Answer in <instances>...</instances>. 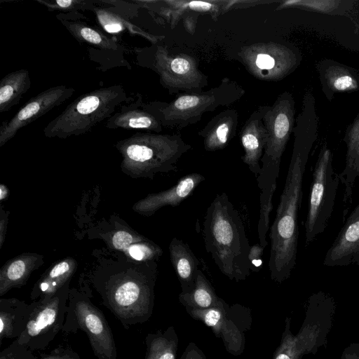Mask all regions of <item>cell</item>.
I'll use <instances>...</instances> for the list:
<instances>
[{
  "instance_id": "obj_22",
  "label": "cell",
  "mask_w": 359,
  "mask_h": 359,
  "mask_svg": "<svg viewBox=\"0 0 359 359\" xmlns=\"http://www.w3.org/2000/svg\"><path fill=\"white\" fill-rule=\"evenodd\" d=\"M61 23L78 41L88 43L103 50H116L118 43L100 29L89 25L81 19L85 16L80 13H58L56 15Z\"/></svg>"
},
{
  "instance_id": "obj_24",
  "label": "cell",
  "mask_w": 359,
  "mask_h": 359,
  "mask_svg": "<svg viewBox=\"0 0 359 359\" xmlns=\"http://www.w3.org/2000/svg\"><path fill=\"white\" fill-rule=\"evenodd\" d=\"M36 254H23L8 262L0 271V296L11 289L22 286L41 262Z\"/></svg>"
},
{
  "instance_id": "obj_39",
  "label": "cell",
  "mask_w": 359,
  "mask_h": 359,
  "mask_svg": "<svg viewBox=\"0 0 359 359\" xmlns=\"http://www.w3.org/2000/svg\"><path fill=\"white\" fill-rule=\"evenodd\" d=\"M340 359H359V344H350L343 351Z\"/></svg>"
},
{
  "instance_id": "obj_18",
  "label": "cell",
  "mask_w": 359,
  "mask_h": 359,
  "mask_svg": "<svg viewBox=\"0 0 359 359\" xmlns=\"http://www.w3.org/2000/svg\"><path fill=\"white\" fill-rule=\"evenodd\" d=\"M238 125V113L236 109H227L213 116L198 131L203 138V147L207 151L224 149L236 136Z\"/></svg>"
},
{
  "instance_id": "obj_20",
  "label": "cell",
  "mask_w": 359,
  "mask_h": 359,
  "mask_svg": "<svg viewBox=\"0 0 359 359\" xmlns=\"http://www.w3.org/2000/svg\"><path fill=\"white\" fill-rule=\"evenodd\" d=\"M345 141L347 145L346 164L339 174L340 182L344 184V219L352 205L354 184L359 177V115L348 128Z\"/></svg>"
},
{
  "instance_id": "obj_13",
  "label": "cell",
  "mask_w": 359,
  "mask_h": 359,
  "mask_svg": "<svg viewBox=\"0 0 359 359\" xmlns=\"http://www.w3.org/2000/svg\"><path fill=\"white\" fill-rule=\"evenodd\" d=\"M238 57L251 74L264 81L282 79L297 65V57L294 51L275 42L244 46Z\"/></svg>"
},
{
  "instance_id": "obj_25",
  "label": "cell",
  "mask_w": 359,
  "mask_h": 359,
  "mask_svg": "<svg viewBox=\"0 0 359 359\" xmlns=\"http://www.w3.org/2000/svg\"><path fill=\"white\" fill-rule=\"evenodd\" d=\"M108 129L143 130L160 133L163 130L161 122L151 113L142 107H132L122 109L107 120Z\"/></svg>"
},
{
  "instance_id": "obj_32",
  "label": "cell",
  "mask_w": 359,
  "mask_h": 359,
  "mask_svg": "<svg viewBox=\"0 0 359 359\" xmlns=\"http://www.w3.org/2000/svg\"><path fill=\"white\" fill-rule=\"evenodd\" d=\"M322 78L327 89L332 93L349 92L359 88V76L353 70L339 64L326 67Z\"/></svg>"
},
{
  "instance_id": "obj_8",
  "label": "cell",
  "mask_w": 359,
  "mask_h": 359,
  "mask_svg": "<svg viewBox=\"0 0 359 359\" xmlns=\"http://www.w3.org/2000/svg\"><path fill=\"white\" fill-rule=\"evenodd\" d=\"M340 180L325 144L320 149L313 172L309 209L305 222V245L324 232L332 216Z\"/></svg>"
},
{
  "instance_id": "obj_17",
  "label": "cell",
  "mask_w": 359,
  "mask_h": 359,
  "mask_svg": "<svg viewBox=\"0 0 359 359\" xmlns=\"http://www.w3.org/2000/svg\"><path fill=\"white\" fill-rule=\"evenodd\" d=\"M205 177L198 172H192L181 177L170 188L163 191L150 194L137 202L133 210L144 216H151L165 206L176 207L189 197Z\"/></svg>"
},
{
  "instance_id": "obj_15",
  "label": "cell",
  "mask_w": 359,
  "mask_h": 359,
  "mask_svg": "<svg viewBox=\"0 0 359 359\" xmlns=\"http://www.w3.org/2000/svg\"><path fill=\"white\" fill-rule=\"evenodd\" d=\"M359 266V204L352 210L325 254V266Z\"/></svg>"
},
{
  "instance_id": "obj_10",
  "label": "cell",
  "mask_w": 359,
  "mask_h": 359,
  "mask_svg": "<svg viewBox=\"0 0 359 359\" xmlns=\"http://www.w3.org/2000/svg\"><path fill=\"white\" fill-rule=\"evenodd\" d=\"M194 319L211 328L216 337L220 338L226 351L240 355L245 347V333L251 328V309L239 304H228L220 298L212 308L186 309Z\"/></svg>"
},
{
  "instance_id": "obj_5",
  "label": "cell",
  "mask_w": 359,
  "mask_h": 359,
  "mask_svg": "<svg viewBox=\"0 0 359 359\" xmlns=\"http://www.w3.org/2000/svg\"><path fill=\"white\" fill-rule=\"evenodd\" d=\"M244 94L245 90L240 84L224 78L218 86L208 90L182 93L169 102L154 101L142 104V107L155 116L163 127L182 130L198 123L203 114L229 106Z\"/></svg>"
},
{
  "instance_id": "obj_6",
  "label": "cell",
  "mask_w": 359,
  "mask_h": 359,
  "mask_svg": "<svg viewBox=\"0 0 359 359\" xmlns=\"http://www.w3.org/2000/svg\"><path fill=\"white\" fill-rule=\"evenodd\" d=\"M156 273V264L150 262L139 275L110 280L98 287L102 304L125 329L144 323L152 316Z\"/></svg>"
},
{
  "instance_id": "obj_33",
  "label": "cell",
  "mask_w": 359,
  "mask_h": 359,
  "mask_svg": "<svg viewBox=\"0 0 359 359\" xmlns=\"http://www.w3.org/2000/svg\"><path fill=\"white\" fill-rule=\"evenodd\" d=\"M45 6L48 11H58L60 13H79V11H93L100 1L91 0H36Z\"/></svg>"
},
{
  "instance_id": "obj_34",
  "label": "cell",
  "mask_w": 359,
  "mask_h": 359,
  "mask_svg": "<svg viewBox=\"0 0 359 359\" xmlns=\"http://www.w3.org/2000/svg\"><path fill=\"white\" fill-rule=\"evenodd\" d=\"M340 1L336 0H290L281 2L277 9L298 8L310 11L331 13L339 6Z\"/></svg>"
},
{
  "instance_id": "obj_4",
  "label": "cell",
  "mask_w": 359,
  "mask_h": 359,
  "mask_svg": "<svg viewBox=\"0 0 359 359\" xmlns=\"http://www.w3.org/2000/svg\"><path fill=\"white\" fill-rule=\"evenodd\" d=\"M121 168L133 177L153 179L158 173L177 172L180 158L191 149L180 134L137 133L118 141Z\"/></svg>"
},
{
  "instance_id": "obj_14",
  "label": "cell",
  "mask_w": 359,
  "mask_h": 359,
  "mask_svg": "<svg viewBox=\"0 0 359 359\" xmlns=\"http://www.w3.org/2000/svg\"><path fill=\"white\" fill-rule=\"evenodd\" d=\"M74 92L72 87L60 85L32 97L11 118L1 123L0 147L11 140L20 130L69 99Z\"/></svg>"
},
{
  "instance_id": "obj_38",
  "label": "cell",
  "mask_w": 359,
  "mask_h": 359,
  "mask_svg": "<svg viewBox=\"0 0 359 359\" xmlns=\"http://www.w3.org/2000/svg\"><path fill=\"white\" fill-rule=\"evenodd\" d=\"M180 359H207V358L194 342H189Z\"/></svg>"
},
{
  "instance_id": "obj_19",
  "label": "cell",
  "mask_w": 359,
  "mask_h": 359,
  "mask_svg": "<svg viewBox=\"0 0 359 359\" xmlns=\"http://www.w3.org/2000/svg\"><path fill=\"white\" fill-rule=\"evenodd\" d=\"M174 27L182 20L187 31L194 32L197 18L203 14L199 1H137Z\"/></svg>"
},
{
  "instance_id": "obj_28",
  "label": "cell",
  "mask_w": 359,
  "mask_h": 359,
  "mask_svg": "<svg viewBox=\"0 0 359 359\" xmlns=\"http://www.w3.org/2000/svg\"><path fill=\"white\" fill-rule=\"evenodd\" d=\"M30 86L27 69H20L3 77L0 81V112H7L17 105Z\"/></svg>"
},
{
  "instance_id": "obj_41",
  "label": "cell",
  "mask_w": 359,
  "mask_h": 359,
  "mask_svg": "<svg viewBox=\"0 0 359 359\" xmlns=\"http://www.w3.org/2000/svg\"><path fill=\"white\" fill-rule=\"evenodd\" d=\"M8 192L7 187L4 184H1L0 186V199L1 201H3L6 199L8 196Z\"/></svg>"
},
{
  "instance_id": "obj_9",
  "label": "cell",
  "mask_w": 359,
  "mask_h": 359,
  "mask_svg": "<svg viewBox=\"0 0 359 359\" xmlns=\"http://www.w3.org/2000/svg\"><path fill=\"white\" fill-rule=\"evenodd\" d=\"M62 332L65 334L84 332L97 359H117L112 331L102 311L83 293L69 292Z\"/></svg>"
},
{
  "instance_id": "obj_27",
  "label": "cell",
  "mask_w": 359,
  "mask_h": 359,
  "mask_svg": "<svg viewBox=\"0 0 359 359\" xmlns=\"http://www.w3.org/2000/svg\"><path fill=\"white\" fill-rule=\"evenodd\" d=\"M74 259L68 258L57 263L37 283L34 287L31 299L36 301L50 298L62 287L67 285L75 269Z\"/></svg>"
},
{
  "instance_id": "obj_3",
  "label": "cell",
  "mask_w": 359,
  "mask_h": 359,
  "mask_svg": "<svg viewBox=\"0 0 359 359\" xmlns=\"http://www.w3.org/2000/svg\"><path fill=\"white\" fill-rule=\"evenodd\" d=\"M269 138L261 158V170L257 177L260 190V210L257 224L259 244L268 245L266 234L269 229L270 215L273 210V196L277 187L282 156L293 129L294 101L292 95L284 92L278 95L264 116Z\"/></svg>"
},
{
  "instance_id": "obj_31",
  "label": "cell",
  "mask_w": 359,
  "mask_h": 359,
  "mask_svg": "<svg viewBox=\"0 0 359 359\" xmlns=\"http://www.w3.org/2000/svg\"><path fill=\"white\" fill-rule=\"evenodd\" d=\"M179 339L173 326L165 330L148 333L145 338L147 346L144 359H176Z\"/></svg>"
},
{
  "instance_id": "obj_7",
  "label": "cell",
  "mask_w": 359,
  "mask_h": 359,
  "mask_svg": "<svg viewBox=\"0 0 359 359\" xmlns=\"http://www.w3.org/2000/svg\"><path fill=\"white\" fill-rule=\"evenodd\" d=\"M127 100L121 85L101 88L75 99L43 129L46 137L65 139L84 135L109 118Z\"/></svg>"
},
{
  "instance_id": "obj_36",
  "label": "cell",
  "mask_w": 359,
  "mask_h": 359,
  "mask_svg": "<svg viewBox=\"0 0 359 359\" xmlns=\"http://www.w3.org/2000/svg\"><path fill=\"white\" fill-rule=\"evenodd\" d=\"M40 359H81L79 355L69 347L57 346Z\"/></svg>"
},
{
  "instance_id": "obj_1",
  "label": "cell",
  "mask_w": 359,
  "mask_h": 359,
  "mask_svg": "<svg viewBox=\"0 0 359 359\" xmlns=\"http://www.w3.org/2000/svg\"><path fill=\"white\" fill-rule=\"evenodd\" d=\"M295 129L294 147L284 188L269 232V269L271 280L278 283L288 279L296 265L298 214L303 197L304 175L311 149L317 137V124L307 132Z\"/></svg>"
},
{
  "instance_id": "obj_12",
  "label": "cell",
  "mask_w": 359,
  "mask_h": 359,
  "mask_svg": "<svg viewBox=\"0 0 359 359\" xmlns=\"http://www.w3.org/2000/svg\"><path fill=\"white\" fill-rule=\"evenodd\" d=\"M149 50V68L158 74L161 84L170 94L199 93L208 86V77L193 56L183 53L170 54L166 48L156 43Z\"/></svg>"
},
{
  "instance_id": "obj_29",
  "label": "cell",
  "mask_w": 359,
  "mask_h": 359,
  "mask_svg": "<svg viewBox=\"0 0 359 359\" xmlns=\"http://www.w3.org/2000/svg\"><path fill=\"white\" fill-rule=\"evenodd\" d=\"M101 27L108 33L113 34H121L126 32L133 35H139L149 40L153 44L162 40L164 36L149 34L135 25L128 21L124 17L109 8L100 7L94 8L92 11Z\"/></svg>"
},
{
  "instance_id": "obj_40",
  "label": "cell",
  "mask_w": 359,
  "mask_h": 359,
  "mask_svg": "<svg viewBox=\"0 0 359 359\" xmlns=\"http://www.w3.org/2000/svg\"><path fill=\"white\" fill-rule=\"evenodd\" d=\"M8 222V215L2 209L1 211V220H0V248H1L6 232V226Z\"/></svg>"
},
{
  "instance_id": "obj_37",
  "label": "cell",
  "mask_w": 359,
  "mask_h": 359,
  "mask_svg": "<svg viewBox=\"0 0 359 359\" xmlns=\"http://www.w3.org/2000/svg\"><path fill=\"white\" fill-rule=\"evenodd\" d=\"M264 248L259 243L254 244L250 247L249 252V261L250 264V271L257 272L262 266V255Z\"/></svg>"
},
{
  "instance_id": "obj_11",
  "label": "cell",
  "mask_w": 359,
  "mask_h": 359,
  "mask_svg": "<svg viewBox=\"0 0 359 359\" xmlns=\"http://www.w3.org/2000/svg\"><path fill=\"white\" fill-rule=\"evenodd\" d=\"M69 293L66 285L50 298L31 303L25 328L15 340L32 351L46 349L62 330Z\"/></svg>"
},
{
  "instance_id": "obj_30",
  "label": "cell",
  "mask_w": 359,
  "mask_h": 359,
  "mask_svg": "<svg viewBox=\"0 0 359 359\" xmlns=\"http://www.w3.org/2000/svg\"><path fill=\"white\" fill-rule=\"evenodd\" d=\"M220 297L201 270H198L193 289L179 294L180 302L185 309L205 310L214 307Z\"/></svg>"
},
{
  "instance_id": "obj_35",
  "label": "cell",
  "mask_w": 359,
  "mask_h": 359,
  "mask_svg": "<svg viewBox=\"0 0 359 359\" xmlns=\"http://www.w3.org/2000/svg\"><path fill=\"white\" fill-rule=\"evenodd\" d=\"M34 351L14 340L0 353V359H37Z\"/></svg>"
},
{
  "instance_id": "obj_2",
  "label": "cell",
  "mask_w": 359,
  "mask_h": 359,
  "mask_svg": "<svg viewBox=\"0 0 359 359\" xmlns=\"http://www.w3.org/2000/svg\"><path fill=\"white\" fill-rule=\"evenodd\" d=\"M206 252L220 272L231 280H245L250 274V245L237 209L228 195H216L208 207L203 222Z\"/></svg>"
},
{
  "instance_id": "obj_16",
  "label": "cell",
  "mask_w": 359,
  "mask_h": 359,
  "mask_svg": "<svg viewBox=\"0 0 359 359\" xmlns=\"http://www.w3.org/2000/svg\"><path fill=\"white\" fill-rule=\"evenodd\" d=\"M267 107L268 105L259 106L255 110L245 122L240 133L244 151L242 161L256 178L260 172V161L269 138L263 120Z\"/></svg>"
},
{
  "instance_id": "obj_21",
  "label": "cell",
  "mask_w": 359,
  "mask_h": 359,
  "mask_svg": "<svg viewBox=\"0 0 359 359\" xmlns=\"http://www.w3.org/2000/svg\"><path fill=\"white\" fill-rule=\"evenodd\" d=\"M170 259L182 288V293L194 287L199 270V261L189 245L173 238L169 245Z\"/></svg>"
},
{
  "instance_id": "obj_23",
  "label": "cell",
  "mask_w": 359,
  "mask_h": 359,
  "mask_svg": "<svg viewBox=\"0 0 359 359\" xmlns=\"http://www.w3.org/2000/svg\"><path fill=\"white\" fill-rule=\"evenodd\" d=\"M31 305L17 299H0V344L4 339H17L28 321Z\"/></svg>"
},
{
  "instance_id": "obj_26",
  "label": "cell",
  "mask_w": 359,
  "mask_h": 359,
  "mask_svg": "<svg viewBox=\"0 0 359 359\" xmlns=\"http://www.w3.org/2000/svg\"><path fill=\"white\" fill-rule=\"evenodd\" d=\"M114 247L126 252L133 259L140 262H154L163 254L162 249L142 236L126 231H118L112 237Z\"/></svg>"
}]
</instances>
